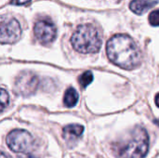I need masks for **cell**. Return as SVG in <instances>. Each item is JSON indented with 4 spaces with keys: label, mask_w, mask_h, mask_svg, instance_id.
Wrapping results in <instances>:
<instances>
[{
    "label": "cell",
    "mask_w": 159,
    "mask_h": 158,
    "mask_svg": "<svg viewBox=\"0 0 159 158\" xmlns=\"http://www.w3.org/2000/svg\"><path fill=\"white\" fill-rule=\"evenodd\" d=\"M92 81H93V74L89 71H87V72L83 73L78 78V82H79L80 86L82 88H87Z\"/></svg>",
    "instance_id": "11"
},
{
    "label": "cell",
    "mask_w": 159,
    "mask_h": 158,
    "mask_svg": "<svg viewBox=\"0 0 159 158\" xmlns=\"http://www.w3.org/2000/svg\"><path fill=\"white\" fill-rule=\"evenodd\" d=\"M0 34L2 44H12L17 42L21 35V29L19 21L15 19L5 20V18L2 17Z\"/></svg>",
    "instance_id": "6"
},
{
    "label": "cell",
    "mask_w": 159,
    "mask_h": 158,
    "mask_svg": "<svg viewBox=\"0 0 159 158\" xmlns=\"http://www.w3.org/2000/svg\"><path fill=\"white\" fill-rule=\"evenodd\" d=\"M38 77L32 72H22L20 73L14 84V89L17 94L24 97H28L35 92L38 87Z\"/></svg>",
    "instance_id": "5"
},
{
    "label": "cell",
    "mask_w": 159,
    "mask_h": 158,
    "mask_svg": "<svg viewBox=\"0 0 159 158\" xmlns=\"http://www.w3.org/2000/svg\"><path fill=\"white\" fill-rule=\"evenodd\" d=\"M8 102H9L8 94L4 88H2L1 89V111H4V109L8 105Z\"/></svg>",
    "instance_id": "13"
},
{
    "label": "cell",
    "mask_w": 159,
    "mask_h": 158,
    "mask_svg": "<svg viewBox=\"0 0 159 158\" xmlns=\"http://www.w3.org/2000/svg\"><path fill=\"white\" fill-rule=\"evenodd\" d=\"M156 104L157 105V107H159V93L156 96Z\"/></svg>",
    "instance_id": "15"
},
{
    "label": "cell",
    "mask_w": 159,
    "mask_h": 158,
    "mask_svg": "<svg viewBox=\"0 0 159 158\" xmlns=\"http://www.w3.org/2000/svg\"><path fill=\"white\" fill-rule=\"evenodd\" d=\"M149 22L153 26H159V9L151 12L149 15Z\"/></svg>",
    "instance_id": "12"
},
{
    "label": "cell",
    "mask_w": 159,
    "mask_h": 158,
    "mask_svg": "<svg viewBox=\"0 0 159 158\" xmlns=\"http://www.w3.org/2000/svg\"><path fill=\"white\" fill-rule=\"evenodd\" d=\"M71 43L79 53H96L102 47V38L98 30L93 25L83 24L77 27L73 34Z\"/></svg>",
    "instance_id": "2"
},
{
    "label": "cell",
    "mask_w": 159,
    "mask_h": 158,
    "mask_svg": "<svg viewBox=\"0 0 159 158\" xmlns=\"http://www.w3.org/2000/svg\"><path fill=\"white\" fill-rule=\"evenodd\" d=\"M34 32L36 39L43 45L53 42L57 35V29L55 25L46 20H38L34 25Z\"/></svg>",
    "instance_id": "7"
},
{
    "label": "cell",
    "mask_w": 159,
    "mask_h": 158,
    "mask_svg": "<svg viewBox=\"0 0 159 158\" xmlns=\"http://www.w3.org/2000/svg\"><path fill=\"white\" fill-rule=\"evenodd\" d=\"M0 158H11L10 156H7L6 154H4V153H1V156Z\"/></svg>",
    "instance_id": "16"
},
{
    "label": "cell",
    "mask_w": 159,
    "mask_h": 158,
    "mask_svg": "<svg viewBox=\"0 0 159 158\" xmlns=\"http://www.w3.org/2000/svg\"><path fill=\"white\" fill-rule=\"evenodd\" d=\"M24 158H36V157H34V156H25Z\"/></svg>",
    "instance_id": "17"
},
{
    "label": "cell",
    "mask_w": 159,
    "mask_h": 158,
    "mask_svg": "<svg viewBox=\"0 0 159 158\" xmlns=\"http://www.w3.org/2000/svg\"><path fill=\"white\" fill-rule=\"evenodd\" d=\"M157 3V0H132L130 2L129 7L134 13L141 15L153 7Z\"/></svg>",
    "instance_id": "8"
},
{
    "label": "cell",
    "mask_w": 159,
    "mask_h": 158,
    "mask_svg": "<svg viewBox=\"0 0 159 158\" xmlns=\"http://www.w3.org/2000/svg\"><path fill=\"white\" fill-rule=\"evenodd\" d=\"M106 53L116 65L131 70L141 62V52L133 39L126 34H116L107 42Z\"/></svg>",
    "instance_id": "1"
},
{
    "label": "cell",
    "mask_w": 159,
    "mask_h": 158,
    "mask_svg": "<svg viewBox=\"0 0 159 158\" xmlns=\"http://www.w3.org/2000/svg\"><path fill=\"white\" fill-rule=\"evenodd\" d=\"M31 2V0H11L10 4L15 5V6H22V5H27Z\"/></svg>",
    "instance_id": "14"
},
{
    "label": "cell",
    "mask_w": 159,
    "mask_h": 158,
    "mask_svg": "<svg viewBox=\"0 0 159 158\" xmlns=\"http://www.w3.org/2000/svg\"><path fill=\"white\" fill-rule=\"evenodd\" d=\"M7 145L12 152L27 154L33 149L34 140L28 131L24 129H14L7 136Z\"/></svg>",
    "instance_id": "4"
},
{
    "label": "cell",
    "mask_w": 159,
    "mask_h": 158,
    "mask_svg": "<svg viewBox=\"0 0 159 158\" xmlns=\"http://www.w3.org/2000/svg\"><path fill=\"white\" fill-rule=\"evenodd\" d=\"M84 130L83 126L78 124L68 125L63 129V138L67 141H74L82 135Z\"/></svg>",
    "instance_id": "9"
},
{
    "label": "cell",
    "mask_w": 159,
    "mask_h": 158,
    "mask_svg": "<svg viewBox=\"0 0 159 158\" xmlns=\"http://www.w3.org/2000/svg\"><path fill=\"white\" fill-rule=\"evenodd\" d=\"M149 137L147 131L141 127L135 128L127 142L118 146V158H144L148 153Z\"/></svg>",
    "instance_id": "3"
},
{
    "label": "cell",
    "mask_w": 159,
    "mask_h": 158,
    "mask_svg": "<svg viewBox=\"0 0 159 158\" xmlns=\"http://www.w3.org/2000/svg\"><path fill=\"white\" fill-rule=\"evenodd\" d=\"M78 93L74 88H69L65 93L63 98V102L67 107H74L78 102Z\"/></svg>",
    "instance_id": "10"
}]
</instances>
